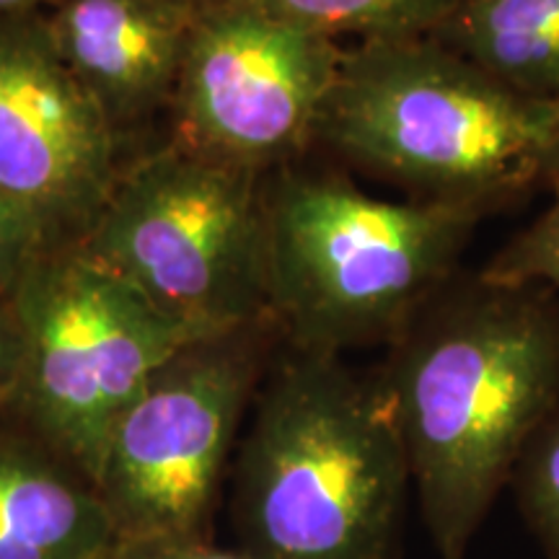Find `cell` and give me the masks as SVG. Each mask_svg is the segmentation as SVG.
<instances>
[{"instance_id":"1","label":"cell","mask_w":559,"mask_h":559,"mask_svg":"<svg viewBox=\"0 0 559 559\" xmlns=\"http://www.w3.org/2000/svg\"><path fill=\"white\" fill-rule=\"evenodd\" d=\"M438 559H466L559 402V298L479 275L451 283L376 370Z\"/></svg>"},{"instance_id":"2","label":"cell","mask_w":559,"mask_h":559,"mask_svg":"<svg viewBox=\"0 0 559 559\" xmlns=\"http://www.w3.org/2000/svg\"><path fill=\"white\" fill-rule=\"evenodd\" d=\"M409 498L376 370L280 342L230 464L236 547L257 559H404Z\"/></svg>"},{"instance_id":"3","label":"cell","mask_w":559,"mask_h":559,"mask_svg":"<svg viewBox=\"0 0 559 559\" xmlns=\"http://www.w3.org/2000/svg\"><path fill=\"white\" fill-rule=\"evenodd\" d=\"M489 207L383 200L332 174L264 179L270 321L285 347L389 345L453 280Z\"/></svg>"},{"instance_id":"4","label":"cell","mask_w":559,"mask_h":559,"mask_svg":"<svg viewBox=\"0 0 559 559\" xmlns=\"http://www.w3.org/2000/svg\"><path fill=\"white\" fill-rule=\"evenodd\" d=\"M555 107L489 79L430 34L345 47L313 143L417 200L495 210L542 185Z\"/></svg>"},{"instance_id":"5","label":"cell","mask_w":559,"mask_h":559,"mask_svg":"<svg viewBox=\"0 0 559 559\" xmlns=\"http://www.w3.org/2000/svg\"><path fill=\"white\" fill-rule=\"evenodd\" d=\"M264 179L171 138L124 166L81 249L200 337L270 321Z\"/></svg>"},{"instance_id":"6","label":"cell","mask_w":559,"mask_h":559,"mask_svg":"<svg viewBox=\"0 0 559 559\" xmlns=\"http://www.w3.org/2000/svg\"><path fill=\"white\" fill-rule=\"evenodd\" d=\"M21 330L13 412L94 481L122 409L200 340L79 247L45 251L9 290Z\"/></svg>"},{"instance_id":"7","label":"cell","mask_w":559,"mask_h":559,"mask_svg":"<svg viewBox=\"0 0 559 559\" xmlns=\"http://www.w3.org/2000/svg\"><path fill=\"white\" fill-rule=\"evenodd\" d=\"M277 347L272 321L194 340L122 409L94 477L117 539L207 536Z\"/></svg>"},{"instance_id":"8","label":"cell","mask_w":559,"mask_h":559,"mask_svg":"<svg viewBox=\"0 0 559 559\" xmlns=\"http://www.w3.org/2000/svg\"><path fill=\"white\" fill-rule=\"evenodd\" d=\"M337 39L236 9H194L174 94V140L270 177L317 138L337 81Z\"/></svg>"},{"instance_id":"9","label":"cell","mask_w":559,"mask_h":559,"mask_svg":"<svg viewBox=\"0 0 559 559\" xmlns=\"http://www.w3.org/2000/svg\"><path fill=\"white\" fill-rule=\"evenodd\" d=\"M124 166L120 138L55 50L45 11L0 19V192L41 251L86 239Z\"/></svg>"},{"instance_id":"10","label":"cell","mask_w":559,"mask_h":559,"mask_svg":"<svg viewBox=\"0 0 559 559\" xmlns=\"http://www.w3.org/2000/svg\"><path fill=\"white\" fill-rule=\"evenodd\" d=\"M45 19L60 60L122 145L171 115L194 21L190 0H60Z\"/></svg>"},{"instance_id":"11","label":"cell","mask_w":559,"mask_h":559,"mask_svg":"<svg viewBox=\"0 0 559 559\" xmlns=\"http://www.w3.org/2000/svg\"><path fill=\"white\" fill-rule=\"evenodd\" d=\"M115 523L81 466L0 412V559H104Z\"/></svg>"},{"instance_id":"12","label":"cell","mask_w":559,"mask_h":559,"mask_svg":"<svg viewBox=\"0 0 559 559\" xmlns=\"http://www.w3.org/2000/svg\"><path fill=\"white\" fill-rule=\"evenodd\" d=\"M430 37L523 99L559 104V0H453Z\"/></svg>"},{"instance_id":"13","label":"cell","mask_w":559,"mask_h":559,"mask_svg":"<svg viewBox=\"0 0 559 559\" xmlns=\"http://www.w3.org/2000/svg\"><path fill=\"white\" fill-rule=\"evenodd\" d=\"M192 9H236L270 16L324 37L400 39L430 34L453 0H190Z\"/></svg>"},{"instance_id":"14","label":"cell","mask_w":559,"mask_h":559,"mask_svg":"<svg viewBox=\"0 0 559 559\" xmlns=\"http://www.w3.org/2000/svg\"><path fill=\"white\" fill-rule=\"evenodd\" d=\"M508 489L544 555L559 559V402L531 438Z\"/></svg>"},{"instance_id":"15","label":"cell","mask_w":559,"mask_h":559,"mask_svg":"<svg viewBox=\"0 0 559 559\" xmlns=\"http://www.w3.org/2000/svg\"><path fill=\"white\" fill-rule=\"evenodd\" d=\"M477 275L508 288H544L559 298V185L551 205L495 251Z\"/></svg>"},{"instance_id":"16","label":"cell","mask_w":559,"mask_h":559,"mask_svg":"<svg viewBox=\"0 0 559 559\" xmlns=\"http://www.w3.org/2000/svg\"><path fill=\"white\" fill-rule=\"evenodd\" d=\"M104 559H257L239 547H218L207 536L117 539Z\"/></svg>"},{"instance_id":"17","label":"cell","mask_w":559,"mask_h":559,"mask_svg":"<svg viewBox=\"0 0 559 559\" xmlns=\"http://www.w3.org/2000/svg\"><path fill=\"white\" fill-rule=\"evenodd\" d=\"M41 251L37 230L19 207L0 192V290L9 293Z\"/></svg>"},{"instance_id":"18","label":"cell","mask_w":559,"mask_h":559,"mask_svg":"<svg viewBox=\"0 0 559 559\" xmlns=\"http://www.w3.org/2000/svg\"><path fill=\"white\" fill-rule=\"evenodd\" d=\"M21 373V330L11 296L0 290V412L13 407Z\"/></svg>"},{"instance_id":"19","label":"cell","mask_w":559,"mask_h":559,"mask_svg":"<svg viewBox=\"0 0 559 559\" xmlns=\"http://www.w3.org/2000/svg\"><path fill=\"white\" fill-rule=\"evenodd\" d=\"M542 185H549V187L559 185V104L555 107V130H551V143H549L547 158H544Z\"/></svg>"},{"instance_id":"20","label":"cell","mask_w":559,"mask_h":559,"mask_svg":"<svg viewBox=\"0 0 559 559\" xmlns=\"http://www.w3.org/2000/svg\"><path fill=\"white\" fill-rule=\"evenodd\" d=\"M55 3H60V0H0V19L39 13L52 9Z\"/></svg>"}]
</instances>
